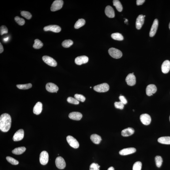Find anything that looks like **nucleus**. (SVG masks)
<instances>
[{
    "instance_id": "nucleus-1",
    "label": "nucleus",
    "mask_w": 170,
    "mask_h": 170,
    "mask_svg": "<svg viewBox=\"0 0 170 170\" xmlns=\"http://www.w3.org/2000/svg\"><path fill=\"white\" fill-rule=\"evenodd\" d=\"M11 117L8 114H2L0 117V130L6 132L9 131L11 126Z\"/></svg>"
},
{
    "instance_id": "nucleus-2",
    "label": "nucleus",
    "mask_w": 170,
    "mask_h": 170,
    "mask_svg": "<svg viewBox=\"0 0 170 170\" xmlns=\"http://www.w3.org/2000/svg\"><path fill=\"white\" fill-rule=\"evenodd\" d=\"M108 51L110 55L115 59H119L122 56L121 51L117 49L111 48L109 49Z\"/></svg>"
},
{
    "instance_id": "nucleus-3",
    "label": "nucleus",
    "mask_w": 170,
    "mask_h": 170,
    "mask_svg": "<svg viewBox=\"0 0 170 170\" xmlns=\"http://www.w3.org/2000/svg\"><path fill=\"white\" fill-rule=\"evenodd\" d=\"M94 89L98 92H107L109 89V86L108 84L104 83L95 86L94 87Z\"/></svg>"
},
{
    "instance_id": "nucleus-4",
    "label": "nucleus",
    "mask_w": 170,
    "mask_h": 170,
    "mask_svg": "<svg viewBox=\"0 0 170 170\" xmlns=\"http://www.w3.org/2000/svg\"><path fill=\"white\" fill-rule=\"evenodd\" d=\"M63 1L62 0H56L54 1L51 8L52 12H55L60 9L62 7Z\"/></svg>"
},
{
    "instance_id": "nucleus-5",
    "label": "nucleus",
    "mask_w": 170,
    "mask_h": 170,
    "mask_svg": "<svg viewBox=\"0 0 170 170\" xmlns=\"http://www.w3.org/2000/svg\"><path fill=\"white\" fill-rule=\"evenodd\" d=\"M66 140H67L68 143L72 147L74 148V149H77L79 147V144L78 141L72 136H68L66 137Z\"/></svg>"
},
{
    "instance_id": "nucleus-6",
    "label": "nucleus",
    "mask_w": 170,
    "mask_h": 170,
    "mask_svg": "<svg viewBox=\"0 0 170 170\" xmlns=\"http://www.w3.org/2000/svg\"><path fill=\"white\" fill-rule=\"evenodd\" d=\"M49 154L46 151H43L41 153L39 157V161L40 164L43 165H45L48 163Z\"/></svg>"
},
{
    "instance_id": "nucleus-7",
    "label": "nucleus",
    "mask_w": 170,
    "mask_h": 170,
    "mask_svg": "<svg viewBox=\"0 0 170 170\" xmlns=\"http://www.w3.org/2000/svg\"><path fill=\"white\" fill-rule=\"evenodd\" d=\"M42 59L45 63L49 66L55 67L57 65V63L55 60L51 57L48 56H44L42 57Z\"/></svg>"
},
{
    "instance_id": "nucleus-8",
    "label": "nucleus",
    "mask_w": 170,
    "mask_h": 170,
    "mask_svg": "<svg viewBox=\"0 0 170 170\" xmlns=\"http://www.w3.org/2000/svg\"><path fill=\"white\" fill-rule=\"evenodd\" d=\"M55 164L57 168L60 169H63L66 167V164L65 160L61 157H58L56 158Z\"/></svg>"
},
{
    "instance_id": "nucleus-9",
    "label": "nucleus",
    "mask_w": 170,
    "mask_h": 170,
    "mask_svg": "<svg viewBox=\"0 0 170 170\" xmlns=\"http://www.w3.org/2000/svg\"><path fill=\"white\" fill-rule=\"evenodd\" d=\"M140 119L142 123L146 126L149 125L151 121V118L148 114H142L140 116Z\"/></svg>"
},
{
    "instance_id": "nucleus-10",
    "label": "nucleus",
    "mask_w": 170,
    "mask_h": 170,
    "mask_svg": "<svg viewBox=\"0 0 170 170\" xmlns=\"http://www.w3.org/2000/svg\"><path fill=\"white\" fill-rule=\"evenodd\" d=\"M24 137V131L22 129H20L14 135L13 139L14 141H17L21 140Z\"/></svg>"
},
{
    "instance_id": "nucleus-11",
    "label": "nucleus",
    "mask_w": 170,
    "mask_h": 170,
    "mask_svg": "<svg viewBox=\"0 0 170 170\" xmlns=\"http://www.w3.org/2000/svg\"><path fill=\"white\" fill-rule=\"evenodd\" d=\"M126 81L128 85L133 86L136 84V77L134 74L130 73L128 75L126 79Z\"/></svg>"
},
{
    "instance_id": "nucleus-12",
    "label": "nucleus",
    "mask_w": 170,
    "mask_h": 170,
    "mask_svg": "<svg viewBox=\"0 0 170 170\" xmlns=\"http://www.w3.org/2000/svg\"><path fill=\"white\" fill-rule=\"evenodd\" d=\"M43 30L45 31H51L55 32H59L61 30V28L57 25H50L44 27Z\"/></svg>"
},
{
    "instance_id": "nucleus-13",
    "label": "nucleus",
    "mask_w": 170,
    "mask_h": 170,
    "mask_svg": "<svg viewBox=\"0 0 170 170\" xmlns=\"http://www.w3.org/2000/svg\"><path fill=\"white\" fill-rule=\"evenodd\" d=\"M46 89L48 92L51 93H57L59 89L58 87L55 84L52 83H49L46 85Z\"/></svg>"
},
{
    "instance_id": "nucleus-14",
    "label": "nucleus",
    "mask_w": 170,
    "mask_h": 170,
    "mask_svg": "<svg viewBox=\"0 0 170 170\" xmlns=\"http://www.w3.org/2000/svg\"><path fill=\"white\" fill-rule=\"evenodd\" d=\"M157 88L155 85L153 84H150L146 87V93L148 96H152L153 94L157 92Z\"/></svg>"
},
{
    "instance_id": "nucleus-15",
    "label": "nucleus",
    "mask_w": 170,
    "mask_h": 170,
    "mask_svg": "<svg viewBox=\"0 0 170 170\" xmlns=\"http://www.w3.org/2000/svg\"><path fill=\"white\" fill-rule=\"evenodd\" d=\"M89 58L85 55L77 57L75 60V62L76 64L81 65L82 64L86 63L88 62Z\"/></svg>"
},
{
    "instance_id": "nucleus-16",
    "label": "nucleus",
    "mask_w": 170,
    "mask_h": 170,
    "mask_svg": "<svg viewBox=\"0 0 170 170\" xmlns=\"http://www.w3.org/2000/svg\"><path fill=\"white\" fill-rule=\"evenodd\" d=\"M158 21L157 19H156L153 21V25L151 28L150 32V36L151 37H153L155 35L157 32L158 27Z\"/></svg>"
},
{
    "instance_id": "nucleus-17",
    "label": "nucleus",
    "mask_w": 170,
    "mask_h": 170,
    "mask_svg": "<svg viewBox=\"0 0 170 170\" xmlns=\"http://www.w3.org/2000/svg\"><path fill=\"white\" fill-rule=\"evenodd\" d=\"M136 149L134 148H126L120 151L119 154L121 155L125 156L135 153Z\"/></svg>"
},
{
    "instance_id": "nucleus-18",
    "label": "nucleus",
    "mask_w": 170,
    "mask_h": 170,
    "mask_svg": "<svg viewBox=\"0 0 170 170\" xmlns=\"http://www.w3.org/2000/svg\"><path fill=\"white\" fill-rule=\"evenodd\" d=\"M144 21V16L140 15L137 17L136 21V27L137 29H141L142 26L143 25Z\"/></svg>"
},
{
    "instance_id": "nucleus-19",
    "label": "nucleus",
    "mask_w": 170,
    "mask_h": 170,
    "mask_svg": "<svg viewBox=\"0 0 170 170\" xmlns=\"http://www.w3.org/2000/svg\"><path fill=\"white\" fill-rule=\"evenodd\" d=\"M162 71L164 73H168L170 70V62L168 60L164 61L162 65Z\"/></svg>"
},
{
    "instance_id": "nucleus-20",
    "label": "nucleus",
    "mask_w": 170,
    "mask_h": 170,
    "mask_svg": "<svg viewBox=\"0 0 170 170\" xmlns=\"http://www.w3.org/2000/svg\"><path fill=\"white\" fill-rule=\"evenodd\" d=\"M82 116V114L78 112H71L69 115V117L70 119L75 120H80Z\"/></svg>"
},
{
    "instance_id": "nucleus-21",
    "label": "nucleus",
    "mask_w": 170,
    "mask_h": 170,
    "mask_svg": "<svg viewBox=\"0 0 170 170\" xmlns=\"http://www.w3.org/2000/svg\"><path fill=\"white\" fill-rule=\"evenodd\" d=\"M105 13L107 17L110 18H113L115 17V11L113 8L110 6L108 5L106 7L105 9Z\"/></svg>"
},
{
    "instance_id": "nucleus-22",
    "label": "nucleus",
    "mask_w": 170,
    "mask_h": 170,
    "mask_svg": "<svg viewBox=\"0 0 170 170\" xmlns=\"http://www.w3.org/2000/svg\"><path fill=\"white\" fill-rule=\"evenodd\" d=\"M42 110V104L40 102H38L36 103L33 108V113L35 115H39Z\"/></svg>"
},
{
    "instance_id": "nucleus-23",
    "label": "nucleus",
    "mask_w": 170,
    "mask_h": 170,
    "mask_svg": "<svg viewBox=\"0 0 170 170\" xmlns=\"http://www.w3.org/2000/svg\"><path fill=\"white\" fill-rule=\"evenodd\" d=\"M134 130L132 128H128L124 129L121 132L122 136L124 137H127L131 135L134 134Z\"/></svg>"
},
{
    "instance_id": "nucleus-24",
    "label": "nucleus",
    "mask_w": 170,
    "mask_h": 170,
    "mask_svg": "<svg viewBox=\"0 0 170 170\" xmlns=\"http://www.w3.org/2000/svg\"><path fill=\"white\" fill-rule=\"evenodd\" d=\"M90 139L94 143L98 144L101 141V138L100 136L96 134H92L90 136Z\"/></svg>"
},
{
    "instance_id": "nucleus-25",
    "label": "nucleus",
    "mask_w": 170,
    "mask_h": 170,
    "mask_svg": "<svg viewBox=\"0 0 170 170\" xmlns=\"http://www.w3.org/2000/svg\"><path fill=\"white\" fill-rule=\"evenodd\" d=\"M157 141L158 142L160 143L170 144V137H161L158 139Z\"/></svg>"
},
{
    "instance_id": "nucleus-26",
    "label": "nucleus",
    "mask_w": 170,
    "mask_h": 170,
    "mask_svg": "<svg viewBox=\"0 0 170 170\" xmlns=\"http://www.w3.org/2000/svg\"><path fill=\"white\" fill-rule=\"evenodd\" d=\"M26 150V148L25 147H20L15 148L12 151V153L16 155L21 154L24 153Z\"/></svg>"
},
{
    "instance_id": "nucleus-27",
    "label": "nucleus",
    "mask_w": 170,
    "mask_h": 170,
    "mask_svg": "<svg viewBox=\"0 0 170 170\" xmlns=\"http://www.w3.org/2000/svg\"><path fill=\"white\" fill-rule=\"evenodd\" d=\"M113 5L115 7L118 12H121L123 10V6L120 1L118 0H114L113 1Z\"/></svg>"
},
{
    "instance_id": "nucleus-28",
    "label": "nucleus",
    "mask_w": 170,
    "mask_h": 170,
    "mask_svg": "<svg viewBox=\"0 0 170 170\" xmlns=\"http://www.w3.org/2000/svg\"><path fill=\"white\" fill-rule=\"evenodd\" d=\"M85 20L83 19H79L76 21L74 25V28L77 29L85 25Z\"/></svg>"
},
{
    "instance_id": "nucleus-29",
    "label": "nucleus",
    "mask_w": 170,
    "mask_h": 170,
    "mask_svg": "<svg viewBox=\"0 0 170 170\" xmlns=\"http://www.w3.org/2000/svg\"><path fill=\"white\" fill-rule=\"evenodd\" d=\"M111 37L113 39L115 40L122 41L123 39V35L118 32L112 33L111 35Z\"/></svg>"
},
{
    "instance_id": "nucleus-30",
    "label": "nucleus",
    "mask_w": 170,
    "mask_h": 170,
    "mask_svg": "<svg viewBox=\"0 0 170 170\" xmlns=\"http://www.w3.org/2000/svg\"><path fill=\"white\" fill-rule=\"evenodd\" d=\"M43 44L42 42L39 39H37L35 40V43L33 45V48L38 49L43 47Z\"/></svg>"
},
{
    "instance_id": "nucleus-31",
    "label": "nucleus",
    "mask_w": 170,
    "mask_h": 170,
    "mask_svg": "<svg viewBox=\"0 0 170 170\" xmlns=\"http://www.w3.org/2000/svg\"><path fill=\"white\" fill-rule=\"evenodd\" d=\"M32 86L31 83L23 84V85H17V87L19 89H30Z\"/></svg>"
},
{
    "instance_id": "nucleus-32",
    "label": "nucleus",
    "mask_w": 170,
    "mask_h": 170,
    "mask_svg": "<svg viewBox=\"0 0 170 170\" xmlns=\"http://www.w3.org/2000/svg\"><path fill=\"white\" fill-rule=\"evenodd\" d=\"M73 44V42L72 40L69 39V40H66L63 42L62 43V45L64 47L69 48Z\"/></svg>"
},
{
    "instance_id": "nucleus-33",
    "label": "nucleus",
    "mask_w": 170,
    "mask_h": 170,
    "mask_svg": "<svg viewBox=\"0 0 170 170\" xmlns=\"http://www.w3.org/2000/svg\"><path fill=\"white\" fill-rule=\"evenodd\" d=\"M156 165L158 168H160L162 164L163 160L161 156H156L155 157Z\"/></svg>"
},
{
    "instance_id": "nucleus-34",
    "label": "nucleus",
    "mask_w": 170,
    "mask_h": 170,
    "mask_svg": "<svg viewBox=\"0 0 170 170\" xmlns=\"http://www.w3.org/2000/svg\"><path fill=\"white\" fill-rule=\"evenodd\" d=\"M6 159L9 163L13 165H17L19 164V162L13 157L7 156L6 157Z\"/></svg>"
},
{
    "instance_id": "nucleus-35",
    "label": "nucleus",
    "mask_w": 170,
    "mask_h": 170,
    "mask_svg": "<svg viewBox=\"0 0 170 170\" xmlns=\"http://www.w3.org/2000/svg\"><path fill=\"white\" fill-rule=\"evenodd\" d=\"M21 16L25 18L28 20L30 19L32 17V15L29 12L25 11H23L21 12Z\"/></svg>"
},
{
    "instance_id": "nucleus-36",
    "label": "nucleus",
    "mask_w": 170,
    "mask_h": 170,
    "mask_svg": "<svg viewBox=\"0 0 170 170\" xmlns=\"http://www.w3.org/2000/svg\"><path fill=\"white\" fill-rule=\"evenodd\" d=\"M142 163L140 161L136 162L133 165V170H141Z\"/></svg>"
},
{
    "instance_id": "nucleus-37",
    "label": "nucleus",
    "mask_w": 170,
    "mask_h": 170,
    "mask_svg": "<svg viewBox=\"0 0 170 170\" xmlns=\"http://www.w3.org/2000/svg\"><path fill=\"white\" fill-rule=\"evenodd\" d=\"M15 20L16 22L20 26L24 25L25 24V20L18 16L15 17Z\"/></svg>"
},
{
    "instance_id": "nucleus-38",
    "label": "nucleus",
    "mask_w": 170,
    "mask_h": 170,
    "mask_svg": "<svg viewBox=\"0 0 170 170\" xmlns=\"http://www.w3.org/2000/svg\"><path fill=\"white\" fill-rule=\"evenodd\" d=\"M67 101L68 103L71 104L78 105L79 104V101H78L75 98L69 97L67 98Z\"/></svg>"
},
{
    "instance_id": "nucleus-39",
    "label": "nucleus",
    "mask_w": 170,
    "mask_h": 170,
    "mask_svg": "<svg viewBox=\"0 0 170 170\" xmlns=\"http://www.w3.org/2000/svg\"><path fill=\"white\" fill-rule=\"evenodd\" d=\"M74 97L79 101L84 102L85 101V98L83 95L78 94H76L74 95Z\"/></svg>"
},
{
    "instance_id": "nucleus-40",
    "label": "nucleus",
    "mask_w": 170,
    "mask_h": 170,
    "mask_svg": "<svg viewBox=\"0 0 170 170\" xmlns=\"http://www.w3.org/2000/svg\"><path fill=\"white\" fill-rule=\"evenodd\" d=\"M100 166L96 163H93L89 167V170H100Z\"/></svg>"
},
{
    "instance_id": "nucleus-41",
    "label": "nucleus",
    "mask_w": 170,
    "mask_h": 170,
    "mask_svg": "<svg viewBox=\"0 0 170 170\" xmlns=\"http://www.w3.org/2000/svg\"><path fill=\"white\" fill-rule=\"evenodd\" d=\"M115 106L116 108L122 110L123 109L124 104L121 101L115 102Z\"/></svg>"
},
{
    "instance_id": "nucleus-42",
    "label": "nucleus",
    "mask_w": 170,
    "mask_h": 170,
    "mask_svg": "<svg viewBox=\"0 0 170 170\" xmlns=\"http://www.w3.org/2000/svg\"><path fill=\"white\" fill-rule=\"evenodd\" d=\"M0 30H1V35L7 33L8 32V28L5 26H1Z\"/></svg>"
},
{
    "instance_id": "nucleus-43",
    "label": "nucleus",
    "mask_w": 170,
    "mask_h": 170,
    "mask_svg": "<svg viewBox=\"0 0 170 170\" xmlns=\"http://www.w3.org/2000/svg\"><path fill=\"white\" fill-rule=\"evenodd\" d=\"M119 99L120 100V101L124 105H126L127 103V101L126 98L123 96H119Z\"/></svg>"
},
{
    "instance_id": "nucleus-44",
    "label": "nucleus",
    "mask_w": 170,
    "mask_h": 170,
    "mask_svg": "<svg viewBox=\"0 0 170 170\" xmlns=\"http://www.w3.org/2000/svg\"><path fill=\"white\" fill-rule=\"evenodd\" d=\"M145 0H137V5H142L145 2Z\"/></svg>"
},
{
    "instance_id": "nucleus-45",
    "label": "nucleus",
    "mask_w": 170,
    "mask_h": 170,
    "mask_svg": "<svg viewBox=\"0 0 170 170\" xmlns=\"http://www.w3.org/2000/svg\"><path fill=\"white\" fill-rule=\"evenodd\" d=\"M4 50L3 46L1 43H0V53H1L3 52Z\"/></svg>"
},
{
    "instance_id": "nucleus-46",
    "label": "nucleus",
    "mask_w": 170,
    "mask_h": 170,
    "mask_svg": "<svg viewBox=\"0 0 170 170\" xmlns=\"http://www.w3.org/2000/svg\"><path fill=\"white\" fill-rule=\"evenodd\" d=\"M9 39V37H7L6 38H4L3 39V40L5 42H6L8 41Z\"/></svg>"
},
{
    "instance_id": "nucleus-47",
    "label": "nucleus",
    "mask_w": 170,
    "mask_h": 170,
    "mask_svg": "<svg viewBox=\"0 0 170 170\" xmlns=\"http://www.w3.org/2000/svg\"><path fill=\"white\" fill-rule=\"evenodd\" d=\"M107 170H115L113 167H111L109 168Z\"/></svg>"
},
{
    "instance_id": "nucleus-48",
    "label": "nucleus",
    "mask_w": 170,
    "mask_h": 170,
    "mask_svg": "<svg viewBox=\"0 0 170 170\" xmlns=\"http://www.w3.org/2000/svg\"><path fill=\"white\" fill-rule=\"evenodd\" d=\"M128 21V20L127 19H125V21H124V23L125 24H126V23H127Z\"/></svg>"
},
{
    "instance_id": "nucleus-49",
    "label": "nucleus",
    "mask_w": 170,
    "mask_h": 170,
    "mask_svg": "<svg viewBox=\"0 0 170 170\" xmlns=\"http://www.w3.org/2000/svg\"><path fill=\"white\" fill-rule=\"evenodd\" d=\"M169 29L170 30V22L169 23Z\"/></svg>"
},
{
    "instance_id": "nucleus-50",
    "label": "nucleus",
    "mask_w": 170,
    "mask_h": 170,
    "mask_svg": "<svg viewBox=\"0 0 170 170\" xmlns=\"http://www.w3.org/2000/svg\"><path fill=\"white\" fill-rule=\"evenodd\" d=\"M145 17V15L144 16V17Z\"/></svg>"
},
{
    "instance_id": "nucleus-51",
    "label": "nucleus",
    "mask_w": 170,
    "mask_h": 170,
    "mask_svg": "<svg viewBox=\"0 0 170 170\" xmlns=\"http://www.w3.org/2000/svg\"><path fill=\"white\" fill-rule=\"evenodd\" d=\"M169 120H170V117H169Z\"/></svg>"
},
{
    "instance_id": "nucleus-52",
    "label": "nucleus",
    "mask_w": 170,
    "mask_h": 170,
    "mask_svg": "<svg viewBox=\"0 0 170 170\" xmlns=\"http://www.w3.org/2000/svg\"><path fill=\"white\" fill-rule=\"evenodd\" d=\"M90 88H92V87H90Z\"/></svg>"
}]
</instances>
